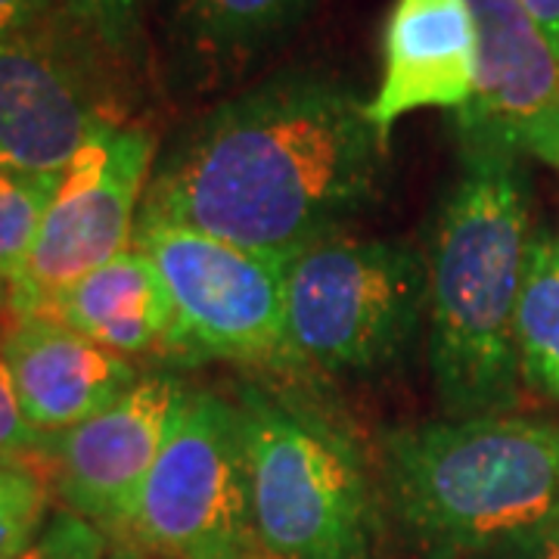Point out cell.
Here are the masks:
<instances>
[{
    "instance_id": "5bb4252c",
    "label": "cell",
    "mask_w": 559,
    "mask_h": 559,
    "mask_svg": "<svg viewBox=\"0 0 559 559\" xmlns=\"http://www.w3.org/2000/svg\"><path fill=\"white\" fill-rule=\"evenodd\" d=\"M318 0H168L175 75L193 91L242 79L299 32Z\"/></svg>"
},
{
    "instance_id": "5b68a950",
    "label": "cell",
    "mask_w": 559,
    "mask_h": 559,
    "mask_svg": "<svg viewBox=\"0 0 559 559\" xmlns=\"http://www.w3.org/2000/svg\"><path fill=\"white\" fill-rule=\"evenodd\" d=\"M426 301V261L407 242L333 234L286 264L283 364L377 373L414 345Z\"/></svg>"
},
{
    "instance_id": "484cf974",
    "label": "cell",
    "mask_w": 559,
    "mask_h": 559,
    "mask_svg": "<svg viewBox=\"0 0 559 559\" xmlns=\"http://www.w3.org/2000/svg\"><path fill=\"white\" fill-rule=\"evenodd\" d=\"M109 559H140V557L134 554V550H124V547H121V550H116Z\"/></svg>"
},
{
    "instance_id": "3957f363",
    "label": "cell",
    "mask_w": 559,
    "mask_h": 559,
    "mask_svg": "<svg viewBox=\"0 0 559 559\" xmlns=\"http://www.w3.org/2000/svg\"><path fill=\"white\" fill-rule=\"evenodd\" d=\"M382 498L423 559H469L559 525V423L436 419L382 436Z\"/></svg>"
},
{
    "instance_id": "9a60e30c",
    "label": "cell",
    "mask_w": 559,
    "mask_h": 559,
    "mask_svg": "<svg viewBox=\"0 0 559 559\" xmlns=\"http://www.w3.org/2000/svg\"><path fill=\"white\" fill-rule=\"evenodd\" d=\"M40 314L60 320L121 358L150 355L153 348L168 352L175 320L156 264L134 246L69 283L44 305Z\"/></svg>"
},
{
    "instance_id": "4fadbf2b",
    "label": "cell",
    "mask_w": 559,
    "mask_h": 559,
    "mask_svg": "<svg viewBox=\"0 0 559 559\" xmlns=\"http://www.w3.org/2000/svg\"><path fill=\"white\" fill-rule=\"evenodd\" d=\"M3 348L22 414L47 439L106 411L140 380L131 360L47 314L10 318Z\"/></svg>"
},
{
    "instance_id": "ac0fdd59",
    "label": "cell",
    "mask_w": 559,
    "mask_h": 559,
    "mask_svg": "<svg viewBox=\"0 0 559 559\" xmlns=\"http://www.w3.org/2000/svg\"><path fill=\"white\" fill-rule=\"evenodd\" d=\"M50 473L38 460L0 466V559H20L47 525Z\"/></svg>"
},
{
    "instance_id": "e0dca14e",
    "label": "cell",
    "mask_w": 559,
    "mask_h": 559,
    "mask_svg": "<svg viewBox=\"0 0 559 559\" xmlns=\"http://www.w3.org/2000/svg\"><path fill=\"white\" fill-rule=\"evenodd\" d=\"M60 175L0 165V274L13 280L38 240Z\"/></svg>"
},
{
    "instance_id": "4316f807",
    "label": "cell",
    "mask_w": 559,
    "mask_h": 559,
    "mask_svg": "<svg viewBox=\"0 0 559 559\" xmlns=\"http://www.w3.org/2000/svg\"><path fill=\"white\" fill-rule=\"evenodd\" d=\"M3 463H20V460H3V457H0V466H3Z\"/></svg>"
},
{
    "instance_id": "d6986e66",
    "label": "cell",
    "mask_w": 559,
    "mask_h": 559,
    "mask_svg": "<svg viewBox=\"0 0 559 559\" xmlns=\"http://www.w3.org/2000/svg\"><path fill=\"white\" fill-rule=\"evenodd\" d=\"M62 16L121 69L140 57L146 0H62Z\"/></svg>"
},
{
    "instance_id": "44dd1931",
    "label": "cell",
    "mask_w": 559,
    "mask_h": 559,
    "mask_svg": "<svg viewBox=\"0 0 559 559\" xmlns=\"http://www.w3.org/2000/svg\"><path fill=\"white\" fill-rule=\"evenodd\" d=\"M47 448L50 439L32 429L25 419L16 392V380L3 348V326H0V457L3 460H38L47 466Z\"/></svg>"
},
{
    "instance_id": "cb8c5ba5",
    "label": "cell",
    "mask_w": 559,
    "mask_h": 559,
    "mask_svg": "<svg viewBox=\"0 0 559 559\" xmlns=\"http://www.w3.org/2000/svg\"><path fill=\"white\" fill-rule=\"evenodd\" d=\"M522 10L538 22L540 32L550 38L559 53V0H516Z\"/></svg>"
},
{
    "instance_id": "52a82bcc",
    "label": "cell",
    "mask_w": 559,
    "mask_h": 559,
    "mask_svg": "<svg viewBox=\"0 0 559 559\" xmlns=\"http://www.w3.org/2000/svg\"><path fill=\"white\" fill-rule=\"evenodd\" d=\"M134 249L171 299L168 352L180 360L283 364L286 264L165 221L138 218Z\"/></svg>"
},
{
    "instance_id": "7402d4cb",
    "label": "cell",
    "mask_w": 559,
    "mask_h": 559,
    "mask_svg": "<svg viewBox=\"0 0 559 559\" xmlns=\"http://www.w3.org/2000/svg\"><path fill=\"white\" fill-rule=\"evenodd\" d=\"M469 559H559V525L495 544Z\"/></svg>"
},
{
    "instance_id": "8fae6325",
    "label": "cell",
    "mask_w": 559,
    "mask_h": 559,
    "mask_svg": "<svg viewBox=\"0 0 559 559\" xmlns=\"http://www.w3.org/2000/svg\"><path fill=\"white\" fill-rule=\"evenodd\" d=\"M183 392L175 377H140L106 411L50 439L44 460L69 513L121 535Z\"/></svg>"
},
{
    "instance_id": "7a4b0ae2",
    "label": "cell",
    "mask_w": 559,
    "mask_h": 559,
    "mask_svg": "<svg viewBox=\"0 0 559 559\" xmlns=\"http://www.w3.org/2000/svg\"><path fill=\"white\" fill-rule=\"evenodd\" d=\"M528 246L516 162H463L426 261L429 367L448 419L507 414L516 404V305Z\"/></svg>"
},
{
    "instance_id": "9c48e42d",
    "label": "cell",
    "mask_w": 559,
    "mask_h": 559,
    "mask_svg": "<svg viewBox=\"0 0 559 559\" xmlns=\"http://www.w3.org/2000/svg\"><path fill=\"white\" fill-rule=\"evenodd\" d=\"M119 69L62 13L0 38V165L60 175L97 128L124 121Z\"/></svg>"
},
{
    "instance_id": "ffe728a7",
    "label": "cell",
    "mask_w": 559,
    "mask_h": 559,
    "mask_svg": "<svg viewBox=\"0 0 559 559\" xmlns=\"http://www.w3.org/2000/svg\"><path fill=\"white\" fill-rule=\"evenodd\" d=\"M20 559H109L106 532L69 510L53 513Z\"/></svg>"
},
{
    "instance_id": "2e32d148",
    "label": "cell",
    "mask_w": 559,
    "mask_h": 559,
    "mask_svg": "<svg viewBox=\"0 0 559 559\" xmlns=\"http://www.w3.org/2000/svg\"><path fill=\"white\" fill-rule=\"evenodd\" d=\"M516 355L522 380L559 401V237L550 234L528 246L516 305Z\"/></svg>"
},
{
    "instance_id": "8992f818",
    "label": "cell",
    "mask_w": 559,
    "mask_h": 559,
    "mask_svg": "<svg viewBox=\"0 0 559 559\" xmlns=\"http://www.w3.org/2000/svg\"><path fill=\"white\" fill-rule=\"evenodd\" d=\"M121 538L138 557L267 559L252 522L234 399L187 385Z\"/></svg>"
},
{
    "instance_id": "7c38bea8",
    "label": "cell",
    "mask_w": 559,
    "mask_h": 559,
    "mask_svg": "<svg viewBox=\"0 0 559 559\" xmlns=\"http://www.w3.org/2000/svg\"><path fill=\"white\" fill-rule=\"evenodd\" d=\"M479 32L469 0H395L382 25V79L367 121L389 143L419 109L460 112L476 94Z\"/></svg>"
},
{
    "instance_id": "603a6c76",
    "label": "cell",
    "mask_w": 559,
    "mask_h": 559,
    "mask_svg": "<svg viewBox=\"0 0 559 559\" xmlns=\"http://www.w3.org/2000/svg\"><path fill=\"white\" fill-rule=\"evenodd\" d=\"M62 13V0H0V38L38 28Z\"/></svg>"
},
{
    "instance_id": "ba28073f",
    "label": "cell",
    "mask_w": 559,
    "mask_h": 559,
    "mask_svg": "<svg viewBox=\"0 0 559 559\" xmlns=\"http://www.w3.org/2000/svg\"><path fill=\"white\" fill-rule=\"evenodd\" d=\"M153 146L150 131L128 121L103 124L84 140L60 171L28 259L10 280V318L40 314L69 283L134 246L146 183L156 165Z\"/></svg>"
},
{
    "instance_id": "6da1fadb",
    "label": "cell",
    "mask_w": 559,
    "mask_h": 559,
    "mask_svg": "<svg viewBox=\"0 0 559 559\" xmlns=\"http://www.w3.org/2000/svg\"><path fill=\"white\" fill-rule=\"evenodd\" d=\"M382 156L358 87L326 69H280L168 143L140 218L293 261L377 202Z\"/></svg>"
},
{
    "instance_id": "277c9868",
    "label": "cell",
    "mask_w": 559,
    "mask_h": 559,
    "mask_svg": "<svg viewBox=\"0 0 559 559\" xmlns=\"http://www.w3.org/2000/svg\"><path fill=\"white\" fill-rule=\"evenodd\" d=\"M234 407L264 557L373 559V485L352 436L255 382L237 385Z\"/></svg>"
},
{
    "instance_id": "30bf717a",
    "label": "cell",
    "mask_w": 559,
    "mask_h": 559,
    "mask_svg": "<svg viewBox=\"0 0 559 559\" xmlns=\"http://www.w3.org/2000/svg\"><path fill=\"white\" fill-rule=\"evenodd\" d=\"M476 94L457 112L463 162L522 156L559 168V53L516 0H469Z\"/></svg>"
},
{
    "instance_id": "d4e9b609",
    "label": "cell",
    "mask_w": 559,
    "mask_h": 559,
    "mask_svg": "<svg viewBox=\"0 0 559 559\" xmlns=\"http://www.w3.org/2000/svg\"><path fill=\"white\" fill-rule=\"evenodd\" d=\"M7 301H10V280L0 274V311H7Z\"/></svg>"
}]
</instances>
